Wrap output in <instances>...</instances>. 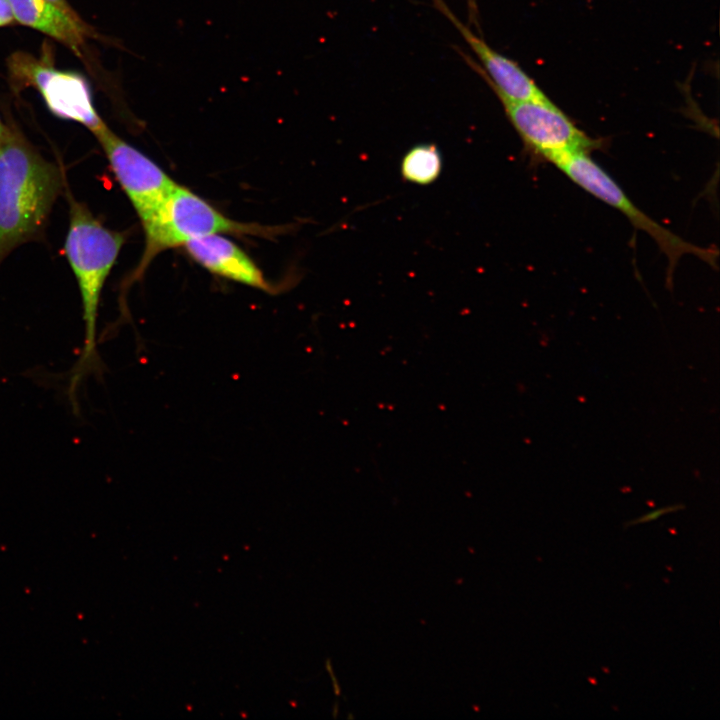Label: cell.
<instances>
[{
    "label": "cell",
    "instance_id": "obj_10",
    "mask_svg": "<svg viewBox=\"0 0 720 720\" xmlns=\"http://www.w3.org/2000/svg\"><path fill=\"white\" fill-rule=\"evenodd\" d=\"M14 19L43 32L77 51L86 32L75 20L48 0H8Z\"/></svg>",
    "mask_w": 720,
    "mask_h": 720
},
{
    "label": "cell",
    "instance_id": "obj_9",
    "mask_svg": "<svg viewBox=\"0 0 720 720\" xmlns=\"http://www.w3.org/2000/svg\"><path fill=\"white\" fill-rule=\"evenodd\" d=\"M183 247L193 260L213 274L263 291L273 290L255 262L222 234L199 237Z\"/></svg>",
    "mask_w": 720,
    "mask_h": 720
},
{
    "label": "cell",
    "instance_id": "obj_8",
    "mask_svg": "<svg viewBox=\"0 0 720 720\" xmlns=\"http://www.w3.org/2000/svg\"><path fill=\"white\" fill-rule=\"evenodd\" d=\"M435 7L453 24L468 44L480 65L468 63L487 80L500 101H528L548 98L535 81L516 63L492 48L450 10L443 0H433Z\"/></svg>",
    "mask_w": 720,
    "mask_h": 720
},
{
    "label": "cell",
    "instance_id": "obj_13",
    "mask_svg": "<svg viewBox=\"0 0 720 720\" xmlns=\"http://www.w3.org/2000/svg\"><path fill=\"white\" fill-rule=\"evenodd\" d=\"M14 19L8 0H0V27L7 25Z\"/></svg>",
    "mask_w": 720,
    "mask_h": 720
},
{
    "label": "cell",
    "instance_id": "obj_1",
    "mask_svg": "<svg viewBox=\"0 0 720 720\" xmlns=\"http://www.w3.org/2000/svg\"><path fill=\"white\" fill-rule=\"evenodd\" d=\"M62 187L59 167L9 130L0 143V263L40 234Z\"/></svg>",
    "mask_w": 720,
    "mask_h": 720
},
{
    "label": "cell",
    "instance_id": "obj_5",
    "mask_svg": "<svg viewBox=\"0 0 720 720\" xmlns=\"http://www.w3.org/2000/svg\"><path fill=\"white\" fill-rule=\"evenodd\" d=\"M501 103L527 149L555 166L574 154L590 152L599 145L549 98Z\"/></svg>",
    "mask_w": 720,
    "mask_h": 720
},
{
    "label": "cell",
    "instance_id": "obj_2",
    "mask_svg": "<svg viewBox=\"0 0 720 720\" xmlns=\"http://www.w3.org/2000/svg\"><path fill=\"white\" fill-rule=\"evenodd\" d=\"M69 227L64 252L81 294L85 342L73 388L95 357L96 323L101 291L124 244V236L101 224L81 202L69 196Z\"/></svg>",
    "mask_w": 720,
    "mask_h": 720
},
{
    "label": "cell",
    "instance_id": "obj_6",
    "mask_svg": "<svg viewBox=\"0 0 720 720\" xmlns=\"http://www.w3.org/2000/svg\"><path fill=\"white\" fill-rule=\"evenodd\" d=\"M93 134L122 190L141 223H144L177 183L154 161L116 135L106 124Z\"/></svg>",
    "mask_w": 720,
    "mask_h": 720
},
{
    "label": "cell",
    "instance_id": "obj_12",
    "mask_svg": "<svg viewBox=\"0 0 720 720\" xmlns=\"http://www.w3.org/2000/svg\"><path fill=\"white\" fill-rule=\"evenodd\" d=\"M682 508H684V506H682V505L667 506L665 508H660V509L654 510L648 514H645V515L641 516L640 518H637L635 520H632V521L626 523L625 527H628L630 525H635V524L647 523V522L656 520L657 518L661 517L664 514H667L669 512H673V511H677Z\"/></svg>",
    "mask_w": 720,
    "mask_h": 720
},
{
    "label": "cell",
    "instance_id": "obj_7",
    "mask_svg": "<svg viewBox=\"0 0 720 720\" xmlns=\"http://www.w3.org/2000/svg\"><path fill=\"white\" fill-rule=\"evenodd\" d=\"M10 69L15 78L37 87L49 110L58 117L79 122L92 133L105 125L80 75L55 70L24 54L11 58Z\"/></svg>",
    "mask_w": 720,
    "mask_h": 720
},
{
    "label": "cell",
    "instance_id": "obj_15",
    "mask_svg": "<svg viewBox=\"0 0 720 720\" xmlns=\"http://www.w3.org/2000/svg\"><path fill=\"white\" fill-rule=\"evenodd\" d=\"M10 129H8L1 121H0V143L2 140L6 137Z\"/></svg>",
    "mask_w": 720,
    "mask_h": 720
},
{
    "label": "cell",
    "instance_id": "obj_14",
    "mask_svg": "<svg viewBox=\"0 0 720 720\" xmlns=\"http://www.w3.org/2000/svg\"><path fill=\"white\" fill-rule=\"evenodd\" d=\"M49 2L53 3L55 6H57L59 9H61L63 12H65L68 16L75 20H80V18L77 16V14L74 12V10L69 6L66 0H48Z\"/></svg>",
    "mask_w": 720,
    "mask_h": 720
},
{
    "label": "cell",
    "instance_id": "obj_16",
    "mask_svg": "<svg viewBox=\"0 0 720 720\" xmlns=\"http://www.w3.org/2000/svg\"><path fill=\"white\" fill-rule=\"evenodd\" d=\"M469 6L472 7L471 9H475L474 0H468Z\"/></svg>",
    "mask_w": 720,
    "mask_h": 720
},
{
    "label": "cell",
    "instance_id": "obj_3",
    "mask_svg": "<svg viewBox=\"0 0 720 720\" xmlns=\"http://www.w3.org/2000/svg\"><path fill=\"white\" fill-rule=\"evenodd\" d=\"M145 245L134 279L141 276L161 252L184 246L188 241L210 234L272 237L279 227L262 226L230 219L203 198L176 184L153 214L142 223Z\"/></svg>",
    "mask_w": 720,
    "mask_h": 720
},
{
    "label": "cell",
    "instance_id": "obj_4",
    "mask_svg": "<svg viewBox=\"0 0 720 720\" xmlns=\"http://www.w3.org/2000/svg\"><path fill=\"white\" fill-rule=\"evenodd\" d=\"M556 167L583 190L622 212L633 226L646 232L657 243L668 259V281H671L678 261L686 254L694 255L712 267L716 266L718 251L715 248L697 246L651 219L588 152L574 154Z\"/></svg>",
    "mask_w": 720,
    "mask_h": 720
},
{
    "label": "cell",
    "instance_id": "obj_11",
    "mask_svg": "<svg viewBox=\"0 0 720 720\" xmlns=\"http://www.w3.org/2000/svg\"><path fill=\"white\" fill-rule=\"evenodd\" d=\"M442 166V155L438 147L432 143H421L411 147L403 155L400 174L409 183L429 185L439 178Z\"/></svg>",
    "mask_w": 720,
    "mask_h": 720
}]
</instances>
